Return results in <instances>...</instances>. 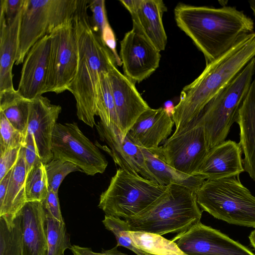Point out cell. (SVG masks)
Listing matches in <instances>:
<instances>
[{"instance_id": "1", "label": "cell", "mask_w": 255, "mask_h": 255, "mask_svg": "<svg viewBox=\"0 0 255 255\" xmlns=\"http://www.w3.org/2000/svg\"><path fill=\"white\" fill-rule=\"evenodd\" d=\"M178 27L203 54L206 65L253 32L252 18L236 7L196 6L178 3L174 10Z\"/></svg>"}, {"instance_id": "2", "label": "cell", "mask_w": 255, "mask_h": 255, "mask_svg": "<svg viewBox=\"0 0 255 255\" xmlns=\"http://www.w3.org/2000/svg\"><path fill=\"white\" fill-rule=\"evenodd\" d=\"M88 0H78L73 24L78 52L76 74L68 90L76 102L78 119L96 126V99L100 76L116 67L111 51L93 29L88 13Z\"/></svg>"}, {"instance_id": "3", "label": "cell", "mask_w": 255, "mask_h": 255, "mask_svg": "<svg viewBox=\"0 0 255 255\" xmlns=\"http://www.w3.org/2000/svg\"><path fill=\"white\" fill-rule=\"evenodd\" d=\"M255 57V32L242 38L233 47L206 65L201 74L181 91L171 117L175 127L173 135L184 129L205 105Z\"/></svg>"}, {"instance_id": "4", "label": "cell", "mask_w": 255, "mask_h": 255, "mask_svg": "<svg viewBox=\"0 0 255 255\" xmlns=\"http://www.w3.org/2000/svg\"><path fill=\"white\" fill-rule=\"evenodd\" d=\"M202 215L196 193L185 186L171 183L144 212L125 220L130 231L162 236L187 230L200 222Z\"/></svg>"}, {"instance_id": "5", "label": "cell", "mask_w": 255, "mask_h": 255, "mask_svg": "<svg viewBox=\"0 0 255 255\" xmlns=\"http://www.w3.org/2000/svg\"><path fill=\"white\" fill-rule=\"evenodd\" d=\"M203 211L230 224L255 228V197L239 175L206 179L196 193Z\"/></svg>"}, {"instance_id": "6", "label": "cell", "mask_w": 255, "mask_h": 255, "mask_svg": "<svg viewBox=\"0 0 255 255\" xmlns=\"http://www.w3.org/2000/svg\"><path fill=\"white\" fill-rule=\"evenodd\" d=\"M255 72V57L202 110L197 120L204 128L209 148L224 141L248 93Z\"/></svg>"}, {"instance_id": "7", "label": "cell", "mask_w": 255, "mask_h": 255, "mask_svg": "<svg viewBox=\"0 0 255 255\" xmlns=\"http://www.w3.org/2000/svg\"><path fill=\"white\" fill-rule=\"evenodd\" d=\"M166 188V186L120 168L108 188L101 194L98 207L107 215L131 219L144 212Z\"/></svg>"}, {"instance_id": "8", "label": "cell", "mask_w": 255, "mask_h": 255, "mask_svg": "<svg viewBox=\"0 0 255 255\" xmlns=\"http://www.w3.org/2000/svg\"><path fill=\"white\" fill-rule=\"evenodd\" d=\"M78 0H25L15 64L23 63L32 46L46 35L72 22Z\"/></svg>"}, {"instance_id": "9", "label": "cell", "mask_w": 255, "mask_h": 255, "mask_svg": "<svg viewBox=\"0 0 255 255\" xmlns=\"http://www.w3.org/2000/svg\"><path fill=\"white\" fill-rule=\"evenodd\" d=\"M53 158L71 162L87 175L105 172L108 162L77 123H57L52 139Z\"/></svg>"}, {"instance_id": "10", "label": "cell", "mask_w": 255, "mask_h": 255, "mask_svg": "<svg viewBox=\"0 0 255 255\" xmlns=\"http://www.w3.org/2000/svg\"><path fill=\"white\" fill-rule=\"evenodd\" d=\"M158 149L168 164L196 176L210 148L203 126L195 118L182 131L171 135Z\"/></svg>"}, {"instance_id": "11", "label": "cell", "mask_w": 255, "mask_h": 255, "mask_svg": "<svg viewBox=\"0 0 255 255\" xmlns=\"http://www.w3.org/2000/svg\"><path fill=\"white\" fill-rule=\"evenodd\" d=\"M46 92L68 90L76 74L78 52L73 22L51 34Z\"/></svg>"}, {"instance_id": "12", "label": "cell", "mask_w": 255, "mask_h": 255, "mask_svg": "<svg viewBox=\"0 0 255 255\" xmlns=\"http://www.w3.org/2000/svg\"><path fill=\"white\" fill-rule=\"evenodd\" d=\"M171 241L187 255H255L240 243L201 222L177 234Z\"/></svg>"}, {"instance_id": "13", "label": "cell", "mask_w": 255, "mask_h": 255, "mask_svg": "<svg viewBox=\"0 0 255 255\" xmlns=\"http://www.w3.org/2000/svg\"><path fill=\"white\" fill-rule=\"evenodd\" d=\"M160 51L133 29L120 42V57L124 75L134 83L149 77L159 67Z\"/></svg>"}, {"instance_id": "14", "label": "cell", "mask_w": 255, "mask_h": 255, "mask_svg": "<svg viewBox=\"0 0 255 255\" xmlns=\"http://www.w3.org/2000/svg\"><path fill=\"white\" fill-rule=\"evenodd\" d=\"M95 126L101 139L109 146L110 149L107 147V151L116 164L135 176L160 184L148 169L141 147L135 143L128 133L123 138L118 129L112 125L107 126L101 121Z\"/></svg>"}, {"instance_id": "15", "label": "cell", "mask_w": 255, "mask_h": 255, "mask_svg": "<svg viewBox=\"0 0 255 255\" xmlns=\"http://www.w3.org/2000/svg\"><path fill=\"white\" fill-rule=\"evenodd\" d=\"M128 10L132 19V29L141 35L159 51L165 49L167 35L162 16L167 7L162 0L120 1Z\"/></svg>"}, {"instance_id": "16", "label": "cell", "mask_w": 255, "mask_h": 255, "mask_svg": "<svg viewBox=\"0 0 255 255\" xmlns=\"http://www.w3.org/2000/svg\"><path fill=\"white\" fill-rule=\"evenodd\" d=\"M108 76L120 131L124 138L138 117L150 107L138 92L135 83L116 67L109 72Z\"/></svg>"}, {"instance_id": "17", "label": "cell", "mask_w": 255, "mask_h": 255, "mask_svg": "<svg viewBox=\"0 0 255 255\" xmlns=\"http://www.w3.org/2000/svg\"><path fill=\"white\" fill-rule=\"evenodd\" d=\"M50 40V34L45 35L25 57L17 91L25 99L32 100L46 93Z\"/></svg>"}, {"instance_id": "18", "label": "cell", "mask_w": 255, "mask_h": 255, "mask_svg": "<svg viewBox=\"0 0 255 255\" xmlns=\"http://www.w3.org/2000/svg\"><path fill=\"white\" fill-rule=\"evenodd\" d=\"M62 110L46 97L31 100L27 132L33 136L41 161L45 164L53 158L52 151L53 132Z\"/></svg>"}, {"instance_id": "19", "label": "cell", "mask_w": 255, "mask_h": 255, "mask_svg": "<svg viewBox=\"0 0 255 255\" xmlns=\"http://www.w3.org/2000/svg\"><path fill=\"white\" fill-rule=\"evenodd\" d=\"M22 255H47L46 212L42 202H26L17 215Z\"/></svg>"}, {"instance_id": "20", "label": "cell", "mask_w": 255, "mask_h": 255, "mask_svg": "<svg viewBox=\"0 0 255 255\" xmlns=\"http://www.w3.org/2000/svg\"><path fill=\"white\" fill-rule=\"evenodd\" d=\"M174 126L172 117L165 108H150L138 117L128 133L140 147L154 148L168 139Z\"/></svg>"}, {"instance_id": "21", "label": "cell", "mask_w": 255, "mask_h": 255, "mask_svg": "<svg viewBox=\"0 0 255 255\" xmlns=\"http://www.w3.org/2000/svg\"><path fill=\"white\" fill-rule=\"evenodd\" d=\"M240 144L228 140L210 148L197 175L206 179L238 176L245 171Z\"/></svg>"}, {"instance_id": "22", "label": "cell", "mask_w": 255, "mask_h": 255, "mask_svg": "<svg viewBox=\"0 0 255 255\" xmlns=\"http://www.w3.org/2000/svg\"><path fill=\"white\" fill-rule=\"evenodd\" d=\"M23 9V7L9 22L6 21L4 13L0 11V92L14 89L12 68L18 51Z\"/></svg>"}, {"instance_id": "23", "label": "cell", "mask_w": 255, "mask_h": 255, "mask_svg": "<svg viewBox=\"0 0 255 255\" xmlns=\"http://www.w3.org/2000/svg\"><path fill=\"white\" fill-rule=\"evenodd\" d=\"M236 123L240 127L239 143L244 154L245 171L255 182V72Z\"/></svg>"}, {"instance_id": "24", "label": "cell", "mask_w": 255, "mask_h": 255, "mask_svg": "<svg viewBox=\"0 0 255 255\" xmlns=\"http://www.w3.org/2000/svg\"><path fill=\"white\" fill-rule=\"evenodd\" d=\"M26 169L22 146L17 161L11 169L6 195L0 205V218L11 228L17 214L25 203V183Z\"/></svg>"}, {"instance_id": "25", "label": "cell", "mask_w": 255, "mask_h": 255, "mask_svg": "<svg viewBox=\"0 0 255 255\" xmlns=\"http://www.w3.org/2000/svg\"><path fill=\"white\" fill-rule=\"evenodd\" d=\"M158 147L151 149L141 147V149L148 169L158 180L159 184L163 186L176 184L196 193L206 180L205 177L202 175H187L175 169L164 160Z\"/></svg>"}, {"instance_id": "26", "label": "cell", "mask_w": 255, "mask_h": 255, "mask_svg": "<svg viewBox=\"0 0 255 255\" xmlns=\"http://www.w3.org/2000/svg\"><path fill=\"white\" fill-rule=\"evenodd\" d=\"M30 101L22 97L17 90L0 92V112L24 136L27 132Z\"/></svg>"}, {"instance_id": "27", "label": "cell", "mask_w": 255, "mask_h": 255, "mask_svg": "<svg viewBox=\"0 0 255 255\" xmlns=\"http://www.w3.org/2000/svg\"><path fill=\"white\" fill-rule=\"evenodd\" d=\"M128 233L134 245L149 255H187L175 242L161 235L130 231Z\"/></svg>"}, {"instance_id": "28", "label": "cell", "mask_w": 255, "mask_h": 255, "mask_svg": "<svg viewBox=\"0 0 255 255\" xmlns=\"http://www.w3.org/2000/svg\"><path fill=\"white\" fill-rule=\"evenodd\" d=\"M96 116L100 118V121L104 125H112L120 131L114 98L106 73H102L100 76L96 99Z\"/></svg>"}, {"instance_id": "29", "label": "cell", "mask_w": 255, "mask_h": 255, "mask_svg": "<svg viewBox=\"0 0 255 255\" xmlns=\"http://www.w3.org/2000/svg\"><path fill=\"white\" fill-rule=\"evenodd\" d=\"M45 212L47 255H63L65 250L71 247L65 222H60L46 210Z\"/></svg>"}, {"instance_id": "30", "label": "cell", "mask_w": 255, "mask_h": 255, "mask_svg": "<svg viewBox=\"0 0 255 255\" xmlns=\"http://www.w3.org/2000/svg\"><path fill=\"white\" fill-rule=\"evenodd\" d=\"M48 190L45 165L41 162L34 166L26 174L25 183L26 201L43 202L47 197Z\"/></svg>"}, {"instance_id": "31", "label": "cell", "mask_w": 255, "mask_h": 255, "mask_svg": "<svg viewBox=\"0 0 255 255\" xmlns=\"http://www.w3.org/2000/svg\"><path fill=\"white\" fill-rule=\"evenodd\" d=\"M0 255H22L20 223L17 216L11 228L0 218Z\"/></svg>"}, {"instance_id": "32", "label": "cell", "mask_w": 255, "mask_h": 255, "mask_svg": "<svg viewBox=\"0 0 255 255\" xmlns=\"http://www.w3.org/2000/svg\"><path fill=\"white\" fill-rule=\"evenodd\" d=\"M102 223L105 228L115 235L117 247L122 246L127 248L136 255H149L134 245L128 233L129 227L125 220L106 215Z\"/></svg>"}, {"instance_id": "33", "label": "cell", "mask_w": 255, "mask_h": 255, "mask_svg": "<svg viewBox=\"0 0 255 255\" xmlns=\"http://www.w3.org/2000/svg\"><path fill=\"white\" fill-rule=\"evenodd\" d=\"M48 188L58 193L59 188L65 177L75 171H81L74 164L59 159L53 158L44 164Z\"/></svg>"}, {"instance_id": "34", "label": "cell", "mask_w": 255, "mask_h": 255, "mask_svg": "<svg viewBox=\"0 0 255 255\" xmlns=\"http://www.w3.org/2000/svg\"><path fill=\"white\" fill-rule=\"evenodd\" d=\"M0 150L21 147L25 137L8 121L4 114L0 112Z\"/></svg>"}, {"instance_id": "35", "label": "cell", "mask_w": 255, "mask_h": 255, "mask_svg": "<svg viewBox=\"0 0 255 255\" xmlns=\"http://www.w3.org/2000/svg\"><path fill=\"white\" fill-rule=\"evenodd\" d=\"M88 6L92 12L91 25L100 37L109 23L108 20L104 0H88Z\"/></svg>"}, {"instance_id": "36", "label": "cell", "mask_w": 255, "mask_h": 255, "mask_svg": "<svg viewBox=\"0 0 255 255\" xmlns=\"http://www.w3.org/2000/svg\"><path fill=\"white\" fill-rule=\"evenodd\" d=\"M22 147L26 173H27L34 166L42 161L39 157L32 135L26 132Z\"/></svg>"}, {"instance_id": "37", "label": "cell", "mask_w": 255, "mask_h": 255, "mask_svg": "<svg viewBox=\"0 0 255 255\" xmlns=\"http://www.w3.org/2000/svg\"><path fill=\"white\" fill-rule=\"evenodd\" d=\"M21 147L0 150V181L16 164Z\"/></svg>"}, {"instance_id": "38", "label": "cell", "mask_w": 255, "mask_h": 255, "mask_svg": "<svg viewBox=\"0 0 255 255\" xmlns=\"http://www.w3.org/2000/svg\"><path fill=\"white\" fill-rule=\"evenodd\" d=\"M46 199L42 202L45 210L54 219L61 223H64L62 217L58 193L48 188Z\"/></svg>"}, {"instance_id": "39", "label": "cell", "mask_w": 255, "mask_h": 255, "mask_svg": "<svg viewBox=\"0 0 255 255\" xmlns=\"http://www.w3.org/2000/svg\"><path fill=\"white\" fill-rule=\"evenodd\" d=\"M25 0H1L0 11L3 12L7 22L11 21L23 7Z\"/></svg>"}, {"instance_id": "40", "label": "cell", "mask_w": 255, "mask_h": 255, "mask_svg": "<svg viewBox=\"0 0 255 255\" xmlns=\"http://www.w3.org/2000/svg\"><path fill=\"white\" fill-rule=\"evenodd\" d=\"M103 43L111 51L116 60V63L121 66L122 62L116 50V42L114 32L109 23L104 29L101 37Z\"/></svg>"}, {"instance_id": "41", "label": "cell", "mask_w": 255, "mask_h": 255, "mask_svg": "<svg viewBox=\"0 0 255 255\" xmlns=\"http://www.w3.org/2000/svg\"><path fill=\"white\" fill-rule=\"evenodd\" d=\"M70 250L74 255H128L119 251L117 246L109 250H103L100 253L94 252L91 248L75 245L71 246Z\"/></svg>"}, {"instance_id": "42", "label": "cell", "mask_w": 255, "mask_h": 255, "mask_svg": "<svg viewBox=\"0 0 255 255\" xmlns=\"http://www.w3.org/2000/svg\"><path fill=\"white\" fill-rule=\"evenodd\" d=\"M11 170H10L6 175L0 181V205L1 204L4 199Z\"/></svg>"}, {"instance_id": "43", "label": "cell", "mask_w": 255, "mask_h": 255, "mask_svg": "<svg viewBox=\"0 0 255 255\" xmlns=\"http://www.w3.org/2000/svg\"><path fill=\"white\" fill-rule=\"evenodd\" d=\"M249 238L251 245L255 250V230L250 233Z\"/></svg>"}, {"instance_id": "44", "label": "cell", "mask_w": 255, "mask_h": 255, "mask_svg": "<svg viewBox=\"0 0 255 255\" xmlns=\"http://www.w3.org/2000/svg\"><path fill=\"white\" fill-rule=\"evenodd\" d=\"M249 3L251 8L253 11V14L255 16V0H250L249 1Z\"/></svg>"}]
</instances>
